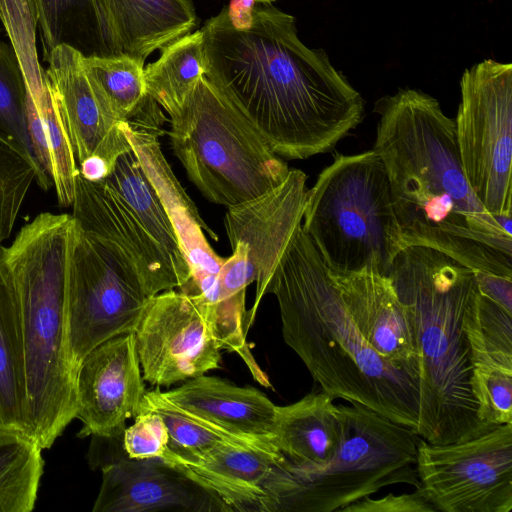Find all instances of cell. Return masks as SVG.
<instances>
[{
    "label": "cell",
    "instance_id": "26",
    "mask_svg": "<svg viewBox=\"0 0 512 512\" xmlns=\"http://www.w3.org/2000/svg\"><path fill=\"white\" fill-rule=\"evenodd\" d=\"M103 181L122 197L163 250L183 282L182 289L191 277L189 266L164 206L132 149L117 158L112 171Z\"/></svg>",
    "mask_w": 512,
    "mask_h": 512
},
{
    "label": "cell",
    "instance_id": "4",
    "mask_svg": "<svg viewBox=\"0 0 512 512\" xmlns=\"http://www.w3.org/2000/svg\"><path fill=\"white\" fill-rule=\"evenodd\" d=\"M388 277L416 345L418 436L448 444L493 429L478 418L470 391L473 365L463 323L478 291L474 271L442 251L409 246L395 256Z\"/></svg>",
    "mask_w": 512,
    "mask_h": 512
},
{
    "label": "cell",
    "instance_id": "13",
    "mask_svg": "<svg viewBox=\"0 0 512 512\" xmlns=\"http://www.w3.org/2000/svg\"><path fill=\"white\" fill-rule=\"evenodd\" d=\"M144 381L170 386L217 369L221 348L194 301L181 291L148 298L134 331Z\"/></svg>",
    "mask_w": 512,
    "mask_h": 512
},
{
    "label": "cell",
    "instance_id": "25",
    "mask_svg": "<svg viewBox=\"0 0 512 512\" xmlns=\"http://www.w3.org/2000/svg\"><path fill=\"white\" fill-rule=\"evenodd\" d=\"M0 425L27 433L23 330L19 301L0 243Z\"/></svg>",
    "mask_w": 512,
    "mask_h": 512
},
{
    "label": "cell",
    "instance_id": "20",
    "mask_svg": "<svg viewBox=\"0 0 512 512\" xmlns=\"http://www.w3.org/2000/svg\"><path fill=\"white\" fill-rule=\"evenodd\" d=\"M332 276L369 345L394 367L418 380L413 333L390 278L368 268L350 275Z\"/></svg>",
    "mask_w": 512,
    "mask_h": 512
},
{
    "label": "cell",
    "instance_id": "16",
    "mask_svg": "<svg viewBox=\"0 0 512 512\" xmlns=\"http://www.w3.org/2000/svg\"><path fill=\"white\" fill-rule=\"evenodd\" d=\"M45 59L50 91L77 165L98 156L113 169L131 146L85 56L71 46L59 45Z\"/></svg>",
    "mask_w": 512,
    "mask_h": 512
},
{
    "label": "cell",
    "instance_id": "15",
    "mask_svg": "<svg viewBox=\"0 0 512 512\" xmlns=\"http://www.w3.org/2000/svg\"><path fill=\"white\" fill-rule=\"evenodd\" d=\"M78 437H121L135 418L145 390L134 332L117 335L94 348L75 379Z\"/></svg>",
    "mask_w": 512,
    "mask_h": 512
},
{
    "label": "cell",
    "instance_id": "6",
    "mask_svg": "<svg viewBox=\"0 0 512 512\" xmlns=\"http://www.w3.org/2000/svg\"><path fill=\"white\" fill-rule=\"evenodd\" d=\"M307 234L332 275L373 269L388 276L401 251L384 165L375 153L337 154L318 175L302 218Z\"/></svg>",
    "mask_w": 512,
    "mask_h": 512
},
{
    "label": "cell",
    "instance_id": "36",
    "mask_svg": "<svg viewBox=\"0 0 512 512\" xmlns=\"http://www.w3.org/2000/svg\"><path fill=\"white\" fill-rule=\"evenodd\" d=\"M169 434L163 419L153 412H141L124 430L122 447L133 459H161L168 448Z\"/></svg>",
    "mask_w": 512,
    "mask_h": 512
},
{
    "label": "cell",
    "instance_id": "7",
    "mask_svg": "<svg viewBox=\"0 0 512 512\" xmlns=\"http://www.w3.org/2000/svg\"><path fill=\"white\" fill-rule=\"evenodd\" d=\"M169 117L174 154L214 204L228 208L252 200L289 173L286 162L205 75Z\"/></svg>",
    "mask_w": 512,
    "mask_h": 512
},
{
    "label": "cell",
    "instance_id": "14",
    "mask_svg": "<svg viewBox=\"0 0 512 512\" xmlns=\"http://www.w3.org/2000/svg\"><path fill=\"white\" fill-rule=\"evenodd\" d=\"M306 181L303 171L290 169L277 187L227 208L224 225L231 256L245 266L256 283L254 305L247 312L248 330L282 255L302 224Z\"/></svg>",
    "mask_w": 512,
    "mask_h": 512
},
{
    "label": "cell",
    "instance_id": "21",
    "mask_svg": "<svg viewBox=\"0 0 512 512\" xmlns=\"http://www.w3.org/2000/svg\"><path fill=\"white\" fill-rule=\"evenodd\" d=\"M111 55L145 62L197 25L192 0H98Z\"/></svg>",
    "mask_w": 512,
    "mask_h": 512
},
{
    "label": "cell",
    "instance_id": "18",
    "mask_svg": "<svg viewBox=\"0 0 512 512\" xmlns=\"http://www.w3.org/2000/svg\"><path fill=\"white\" fill-rule=\"evenodd\" d=\"M131 149L160 198L173 226L180 249L190 269V280L182 288L189 295L210 296L220 288L225 261L210 246L204 232L217 241V234L201 218L165 158L157 135L120 123Z\"/></svg>",
    "mask_w": 512,
    "mask_h": 512
},
{
    "label": "cell",
    "instance_id": "35",
    "mask_svg": "<svg viewBox=\"0 0 512 512\" xmlns=\"http://www.w3.org/2000/svg\"><path fill=\"white\" fill-rule=\"evenodd\" d=\"M43 119L52 161V181L61 207H70L79 174L70 142L62 126L53 100L39 111Z\"/></svg>",
    "mask_w": 512,
    "mask_h": 512
},
{
    "label": "cell",
    "instance_id": "33",
    "mask_svg": "<svg viewBox=\"0 0 512 512\" xmlns=\"http://www.w3.org/2000/svg\"><path fill=\"white\" fill-rule=\"evenodd\" d=\"M26 92L13 48L0 41V131L33 155L27 130Z\"/></svg>",
    "mask_w": 512,
    "mask_h": 512
},
{
    "label": "cell",
    "instance_id": "27",
    "mask_svg": "<svg viewBox=\"0 0 512 512\" xmlns=\"http://www.w3.org/2000/svg\"><path fill=\"white\" fill-rule=\"evenodd\" d=\"M45 57L68 45L85 57L111 55L98 0H32Z\"/></svg>",
    "mask_w": 512,
    "mask_h": 512
},
{
    "label": "cell",
    "instance_id": "1",
    "mask_svg": "<svg viewBox=\"0 0 512 512\" xmlns=\"http://www.w3.org/2000/svg\"><path fill=\"white\" fill-rule=\"evenodd\" d=\"M201 30L205 77L282 159L327 153L362 122L361 94L271 3L234 0Z\"/></svg>",
    "mask_w": 512,
    "mask_h": 512
},
{
    "label": "cell",
    "instance_id": "11",
    "mask_svg": "<svg viewBox=\"0 0 512 512\" xmlns=\"http://www.w3.org/2000/svg\"><path fill=\"white\" fill-rule=\"evenodd\" d=\"M415 467L417 488L436 511L511 512L512 423L448 444L421 438Z\"/></svg>",
    "mask_w": 512,
    "mask_h": 512
},
{
    "label": "cell",
    "instance_id": "3",
    "mask_svg": "<svg viewBox=\"0 0 512 512\" xmlns=\"http://www.w3.org/2000/svg\"><path fill=\"white\" fill-rule=\"evenodd\" d=\"M267 293L277 299L285 343L323 392L416 432L418 380L386 361L362 336L302 224L282 255Z\"/></svg>",
    "mask_w": 512,
    "mask_h": 512
},
{
    "label": "cell",
    "instance_id": "22",
    "mask_svg": "<svg viewBox=\"0 0 512 512\" xmlns=\"http://www.w3.org/2000/svg\"><path fill=\"white\" fill-rule=\"evenodd\" d=\"M334 400L321 390L292 404L276 406L273 439L291 470L307 473L323 469L338 452L345 417Z\"/></svg>",
    "mask_w": 512,
    "mask_h": 512
},
{
    "label": "cell",
    "instance_id": "37",
    "mask_svg": "<svg viewBox=\"0 0 512 512\" xmlns=\"http://www.w3.org/2000/svg\"><path fill=\"white\" fill-rule=\"evenodd\" d=\"M339 512H436L418 488L413 492L389 493L379 498H361Z\"/></svg>",
    "mask_w": 512,
    "mask_h": 512
},
{
    "label": "cell",
    "instance_id": "23",
    "mask_svg": "<svg viewBox=\"0 0 512 512\" xmlns=\"http://www.w3.org/2000/svg\"><path fill=\"white\" fill-rule=\"evenodd\" d=\"M163 395L183 409L225 430L246 436H273L276 405L254 387H239L200 375Z\"/></svg>",
    "mask_w": 512,
    "mask_h": 512
},
{
    "label": "cell",
    "instance_id": "28",
    "mask_svg": "<svg viewBox=\"0 0 512 512\" xmlns=\"http://www.w3.org/2000/svg\"><path fill=\"white\" fill-rule=\"evenodd\" d=\"M160 51L159 58L144 68V78L148 94L170 115L204 76L203 32L188 33Z\"/></svg>",
    "mask_w": 512,
    "mask_h": 512
},
{
    "label": "cell",
    "instance_id": "39",
    "mask_svg": "<svg viewBox=\"0 0 512 512\" xmlns=\"http://www.w3.org/2000/svg\"><path fill=\"white\" fill-rule=\"evenodd\" d=\"M479 291L512 313V278L474 271Z\"/></svg>",
    "mask_w": 512,
    "mask_h": 512
},
{
    "label": "cell",
    "instance_id": "17",
    "mask_svg": "<svg viewBox=\"0 0 512 512\" xmlns=\"http://www.w3.org/2000/svg\"><path fill=\"white\" fill-rule=\"evenodd\" d=\"M72 216L133 270L145 295L183 286L169 259L122 197L104 181L76 178Z\"/></svg>",
    "mask_w": 512,
    "mask_h": 512
},
{
    "label": "cell",
    "instance_id": "2",
    "mask_svg": "<svg viewBox=\"0 0 512 512\" xmlns=\"http://www.w3.org/2000/svg\"><path fill=\"white\" fill-rule=\"evenodd\" d=\"M373 150L390 186L401 250L425 246L473 271L512 278V216L481 204L464 174L455 122L434 97L399 89L375 103Z\"/></svg>",
    "mask_w": 512,
    "mask_h": 512
},
{
    "label": "cell",
    "instance_id": "19",
    "mask_svg": "<svg viewBox=\"0 0 512 512\" xmlns=\"http://www.w3.org/2000/svg\"><path fill=\"white\" fill-rule=\"evenodd\" d=\"M101 470L93 512L221 511L205 490L161 459L125 454L102 464Z\"/></svg>",
    "mask_w": 512,
    "mask_h": 512
},
{
    "label": "cell",
    "instance_id": "31",
    "mask_svg": "<svg viewBox=\"0 0 512 512\" xmlns=\"http://www.w3.org/2000/svg\"><path fill=\"white\" fill-rule=\"evenodd\" d=\"M472 365L498 364L512 368V313L479 289L463 323Z\"/></svg>",
    "mask_w": 512,
    "mask_h": 512
},
{
    "label": "cell",
    "instance_id": "34",
    "mask_svg": "<svg viewBox=\"0 0 512 512\" xmlns=\"http://www.w3.org/2000/svg\"><path fill=\"white\" fill-rule=\"evenodd\" d=\"M470 391L480 421L491 427L512 423V368L474 364Z\"/></svg>",
    "mask_w": 512,
    "mask_h": 512
},
{
    "label": "cell",
    "instance_id": "40",
    "mask_svg": "<svg viewBox=\"0 0 512 512\" xmlns=\"http://www.w3.org/2000/svg\"><path fill=\"white\" fill-rule=\"evenodd\" d=\"M254 2H261V3H271L276 0H253Z\"/></svg>",
    "mask_w": 512,
    "mask_h": 512
},
{
    "label": "cell",
    "instance_id": "29",
    "mask_svg": "<svg viewBox=\"0 0 512 512\" xmlns=\"http://www.w3.org/2000/svg\"><path fill=\"white\" fill-rule=\"evenodd\" d=\"M28 433L0 425V512H30L38 495L44 460Z\"/></svg>",
    "mask_w": 512,
    "mask_h": 512
},
{
    "label": "cell",
    "instance_id": "30",
    "mask_svg": "<svg viewBox=\"0 0 512 512\" xmlns=\"http://www.w3.org/2000/svg\"><path fill=\"white\" fill-rule=\"evenodd\" d=\"M141 412H153L163 419L169 434L168 448L183 456L202 454L219 444L240 443L256 438L229 432L183 409L166 398L158 387L144 393Z\"/></svg>",
    "mask_w": 512,
    "mask_h": 512
},
{
    "label": "cell",
    "instance_id": "24",
    "mask_svg": "<svg viewBox=\"0 0 512 512\" xmlns=\"http://www.w3.org/2000/svg\"><path fill=\"white\" fill-rule=\"evenodd\" d=\"M85 62L119 122L158 137L164 134L167 118L147 92L143 62L126 55L89 56Z\"/></svg>",
    "mask_w": 512,
    "mask_h": 512
},
{
    "label": "cell",
    "instance_id": "32",
    "mask_svg": "<svg viewBox=\"0 0 512 512\" xmlns=\"http://www.w3.org/2000/svg\"><path fill=\"white\" fill-rule=\"evenodd\" d=\"M34 181L43 190L53 184L35 157L0 131V243L10 237Z\"/></svg>",
    "mask_w": 512,
    "mask_h": 512
},
{
    "label": "cell",
    "instance_id": "12",
    "mask_svg": "<svg viewBox=\"0 0 512 512\" xmlns=\"http://www.w3.org/2000/svg\"><path fill=\"white\" fill-rule=\"evenodd\" d=\"M161 460L205 490L221 511H281L290 482L273 436L219 444L194 456L167 448Z\"/></svg>",
    "mask_w": 512,
    "mask_h": 512
},
{
    "label": "cell",
    "instance_id": "10",
    "mask_svg": "<svg viewBox=\"0 0 512 512\" xmlns=\"http://www.w3.org/2000/svg\"><path fill=\"white\" fill-rule=\"evenodd\" d=\"M147 300L133 270L78 224L67 287L68 349L75 379L94 348L135 331Z\"/></svg>",
    "mask_w": 512,
    "mask_h": 512
},
{
    "label": "cell",
    "instance_id": "8",
    "mask_svg": "<svg viewBox=\"0 0 512 512\" xmlns=\"http://www.w3.org/2000/svg\"><path fill=\"white\" fill-rule=\"evenodd\" d=\"M345 432L325 468L290 470L282 511L333 512L395 484L419 486L416 455L420 437L359 404L342 405ZM287 460V459H286Z\"/></svg>",
    "mask_w": 512,
    "mask_h": 512
},
{
    "label": "cell",
    "instance_id": "9",
    "mask_svg": "<svg viewBox=\"0 0 512 512\" xmlns=\"http://www.w3.org/2000/svg\"><path fill=\"white\" fill-rule=\"evenodd\" d=\"M460 96L454 122L468 184L491 215L512 216V64L465 69Z\"/></svg>",
    "mask_w": 512,
    "mask_h": 512
},
{
    "label": "cell",
    "instance_id": "38",
    "mask_svg": "<svg viewBox=\"0 0 512 512\" xmlns=\"http://www.w3.org/2000/svg\"><path fill=\"white\" fill-rule=\"evenodd\" d=\"M26 121L33 155L44 173L52 180V161L45 125L32 98L27 92Z\"/></svg>",
    "mask_w": 512,
    "mask_h": 512
},
{
    "label": "cell",
    "instance_id": "5",
    "mask_svg": "<svg viewBox=\"0 0 512 512\" xmlns=\"http://www.w3.org/2000/svg\"><path fill=\"white\" fill-rule=\"evenodd\" d=\"M77 228L71 214L43 212L24 225L8 247L3 246L21 312L26 428L43 450L76 415L67 287Z\"/></svg>",
    "mask_w": 512,
    "mask_h": 512
}]
</instances>
